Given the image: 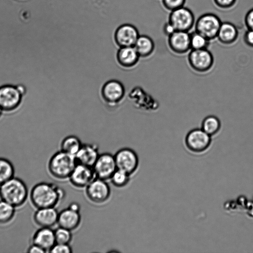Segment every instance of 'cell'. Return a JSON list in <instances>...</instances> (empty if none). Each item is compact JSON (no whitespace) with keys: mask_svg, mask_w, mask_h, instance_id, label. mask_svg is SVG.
Masks as SVG:
<instances>
[{"mask_svg":"<svg viewBox=\"0 0 253 253\" xmlns=\"http://www.w3.org/2000/svg\"><path fill=\"white\" fill-rule=\"evenodd\" d=\"M62 188L51 182H42L35 185L30 193L31 203L37 209L56 207L65 197Z\"/></svg>","mask_w":253,"mask_h":253,"instance_id":"6da1fadb","label":"cell"},{"mask_svg":"<svg viewBox=\"0 0 253 253\" xmlns=\"http://www.w3.org/2000/svg\"><path fill=\"white\" fill-rule=\"evenodd\" d=\"M28 190L20 178L13 177L0 185V199L15 208L23 206L27 201Z\"/></svg>","mask_w":253,"mask_h":253,"instance_id":"7a4b0ae2","label":"cell"},{"mask_svg":"<svg viewBox=\"0 0 253 253\" xmlns=\"http://www.w3.org/2000/svg\"><path fill=\"white\" fill-rule=\"evenodd\" d=\"M77 164L75 156L60 150L50 158L47 168L53 177L59 180H65L68 179Z\"/></svg>","mask_w":253,"mask_h":253,"instance_id":"3957f363","label":"cell"},{"mask_svg":"<svg viewBox=\"0 0 253 253\" xmlns=\"http://www.w3.org/2000/svg\"><path fill=\"white\" fill-rule=\"evenodd\" d=\"M222 21L215 14L208 12L200 16L195 23V31L210 41L216 39Z\"/></svg>","mask_w":253,"mask_h":253,"instance_id":"277c9868","label":"cell"},{"mask_svg":"<svg viewBox=\"0 0 253 253\" xmlns=\"http://www.w3.org/2000/svg\"><path fill=\"white\" fill-rule=\"evenodd\" d=\"M85 194L91 203L100 205L111 196V189L106 180L96 177L85 188Z\"/></svg>","mask_w":253,"mask_h":253,"instance_id":"5b68a950","label":"cell"},{"mask_svg":"<svg viewBox=\"0 0 253 253\" xmlns=\"http://www.w3.org/2000/svg\"><path fill=\"white\" fill-rule=\"evenodd\" d=\"M195 21L193 11L184 6L170 11L168 21L174 27L176 31L189 32L194 27Z\"/></svg>","mask_w":253,"mask_h":253,"instance_id":"8992f818","label":"cell"},{"mask_svg":"<svg viewBox=\"0 0 253 253\" xmlns=\"http://www.w3.org/2000/svg\"><path fill=\"white\" fill-rule=\"evenodd\" d=\"M191 67L199 73L209 71L213 64V57L208 48L191 49L188 56Z\"/></svg>","mask_w":253,"mask_h":253,"instance_id":"52a82bcc","label":"cell"},{"mask_svg":"<svg viewBox=\"0 0 253 253\" xmlns=\"http://www.w3.org/2000/svg\"><path fill=\"white\" fill-rule=\"evenodd\" d=\"M117 169L124 170L131 175L139 166V158L136 153L128 148L119 150L114 155Z\"/></svg>","mask_w":253,"mask_h":253,"instance_id":"ba28073f","label":"cell"},{"mask_svg":"<svg viewBox=\"0 0 253 253\" xmlns=\"http://www.w3.org/2000/svg\"><path fill=\"white\" fill-rule=\"evenodd\" d=\"M211 136L201 128L191 130L185 137V144L189 150L195 153L206 150L211 144Z\"/></svg>","mask_w":253,"mask_h":253,"instance_id":"9c48e42d","label":"cell"},{"mask_svg":"<svg viewBox=\"0 0 253 253\" xmlns=\"http://www.w3.org/2000/svg\"><path fill=\"white\" fill-rule=\"evenodd\" d=\"M92 168L96 177L106 181L110 180L117 169L114 155L109 153L99 154Z\"/></svg>","mask_w":253,"mask_h":253,"instance_id":"30bf717a","label":"cell"},{"mask_svg":"<svg viewBox=\"0 0 253 253\" xmlns=\"http://www.w3.org/2000/svg\"><path fill=\"white\" fill-rule=\"evenodd\" d=\"M22 95L17 86L8 84L0 86V108L4 111L15 109L20 104Z\"/></svg>","mask_w":253,"mask_h":253,"instance_id":"8fae6325","label":"cell"},{"mask_svg":"<svg viewBox=\"0 0 253 253\" xmlns=\"http://www.w3.org/2000/svg\"><path fill=\"white\" fill-rule=\"evenodd\" d=\"M96 176L92 167L77 164L68 179L72 185L77 188H85Z\"/></svg>","mask_w":253,"mask_h":253,"instance_id":"7c38bea8","label":"cell"},{"mask_svg":"<svg viewBox=\"0 0 253 253\" xmlns=\"http://www.w3.org/2000/svg\"><path fill=\"white\" fill-rule=\"evenodd\" d=\"M139 36L138 31L135 27L131 24H125L117 29L114 39L120 47L133 46Z\"/></svg>","mask_w":253,"mask_h":253,"instance_id":"4fadbf2b","label":"cell"},{"mask_svg":"<svg viewBox=\"0 0 253 253\" xmlns=\"http://www.w3.org/2000/svg\"><path fill=\"white\" fill-rule=\"evenodd\" d=\"M169 48L178 54H184L191 50L190 32L175 31L168 37Z\"/></svg>","mask_w":253,"mask_h":253,"instance_id":"5bb4252c","label":"cell"},{"mask_svg":"<svg viewBox=\"0 0 253 253\" xmlns=\"http://www.w3.org/2000/svg\"><path fill=\"white\" fill-rule=\"evenodd\" d=\"M101 94L106 102L115 104L123 98L125 89L122 83L112 80L104 84L101 89Z\"/></svg>","mask_w":253,"mask_h":253,"instance_id":"9a60e30c","label":"cell"},{"mask_svg":"<svg viewBox=\"0 0 253 253\" xmlns=\"http://www.w3.org/2000/svg\"><path fill=\"white\" fill-rule=\"evenodd\" d=\"M58 214L55 207L37 209L33 219L35 223L41 227L52 228L57 224Z\"/></svg>","mask_w":253,"mask_h":253,"instance_id":"2e32d148","label":"cell"},{"mask_svg":"<svg viewBox=\"0 0 253 253\" xmlns=\"http://www.w3.org/2000/svg\"><path fill=\"white\" fill-rule=\"evenodd\" d=\"M81 222V215L80 211L69 207L62 210L58 214L57 225L71 231L76 229Z\"/></svg>","mask_w":253,"mask_h":253,"instance_id":"e0dca14e","label":"cell"},{"mask_svg":"<svg viewBox=\"0 0 253 253\" xmlns=\"http://www.w3.org/2000/svg\"><path fill=\"white\" fill-rule=\"evenodd\" d=\"M32 241L46 252H49L56 244L54 230L52 228L41 227L34 234Z\"/></svg>","mask_w":253,"mask_h":253,"instance_id":"ac0fdd59","label":"cell"},{"mask_svg":"<svg viewBox=\"0 0 253 253\" xmlns=\"http://www.w3.org/2000/svg\"><path fill=\"white\" fill-rule=\"evenodd\" d=\"M99 155L96 145L91 144H82L81 148L75 155L77 164L93 167Z\"/></svg>","mask_w":253,"mask_h":253,"instance_id":"d6986e66","label":"cell"},{"mask_svg":"<svg viewBox=\"0 0 253 253\" xmlns=\"http://www.w3.org/2000/svg\"><path fill=\"white\" fill-rule=\"evenodd\" d=\"M239 31L237 27L228 21L222 22L216 39L224 45H230L238 39Z\"/></svg>","mask_w":253,"mask_h":253,"instance_id":"ffe728a7","label":"cell"},{"mask_svg":"<svg viewBox=\"0 0 253 253\" xmlns=\"http://www.w3.org/2000/svg\"><path fill=\"white\" fill-rule=\"evenodd\" d=\"M116 57L121 66L127 68L135 65L140 56L134 46H127L120 47Z\"/></svg>","mask_w":253,"mask_h":253,"instance_id":"44dd1931","label":"cell"},{"mask_svg":"<svg viewBox=\"0 0 253 253\" xmlns=\"http://www.w3.org/2000/svg\"><path fill=\"white\" fill-rule=\"evenodd\" d=\"M140 57H145L151 55L154 49L152 39L146 35L139 36L133 46Z\"/></svg>","mask_w":253,"mask_h":253,"instance_id":"7402d4cb","label":"cell"},{"mask_svg":"<svg viewBox=\"0 0 253 253\" xmlns=\"http://www.w3.org/2000/svg\"><path fill=\"white\" fill-rule=\"evenodd\" d=\"M82 144L78 137L70 135L65 137L61 142V150L75 156Z\"/></svg>","mask_w":253,"mask_h":253,"instance_id":"603a6c76","label":"cell"},{"mask_svg":"<svg viewBox=\"0 0 253 253\" xmlns=\"http://www.w3.org/2000/svg\"><path fill=\"white\" fill-rule=\"evenodd\" d=\"M220 127L219 119L213 115L205 118L201 125V128L211 136L216 134L219 131Z\"/></svg>","mask_w":253,"mask_h":253,"instance_id":"cb8c5ba5","label":"cell"},{"mask_svg":"<svg viewBox=\"0 0 253 253\" xmlns=\"http://www.w3.org/2000/svg\"><path fill=\"white\" fill-rule=\"evenodd\" d=\"M14 172L12 163L7 159L0 158V185L14 177Z\"/></svg>","mask_w":253,"mask_h":253,"instance_id":"d4e9b609","label":"cell"},{"mask_svg":"<svg viewBox=\"0 0 253 253\" xmlns=\"http://www.w3.org/2000/svg\"><path fill=\"white\" fill-rule=\"evenodd\" d=\"M15 208L10 204L0 200V224H7L13 219L15 213Z\"/></svg>","mask_w":253,"mask_h":253,"instance_id":"484cf974","label":"cell"},{"mask_svg":"<svg viewBox=\"0 0 253 253\" xmlns=\"http://www.w3.org/2000/svg\"><path fill=\"white\" fill-rule=\"evenodd\" d=\"M191 49L208 48L210 41L196 31L190 33Z\"/></svg>","mask_w":253,"mask_h":253,"instance_id":"4316f807","label":"cell"},{"mask_svg":"<svg viewBox=\"0 0 253 253\" xmlns=\"http://www.w3.org/2000/svg\"><path fill=\"white\" fill-rule=\"evenodd\" d=\"M131 175L126 171L117 169L111 176L110 180L115 187L122 188L126 186L130 180Z\"/></svg>","mask_w":253,"mask_h":253,"instance_id":"83f0119b","label":"cell"},{"mask_svg":"<svg viewBox=\"0 0 253 253\" xmlns=\"http://www.w3.org/2000/svg\"><path fill=\"white\" fill-rule=\"evenodd\" d=\"M56 243L69 244L73 238L72 231L58 226L54 230Z\"/></svg>","mask_w":253,"mask_h":253,"instance_id":"f1b7e54d","label":"cell"},{"mask_svg":"<svg viewBox=\"0 0 253 253\" xmlns=\"http://www.w3.org/2000/svg\"><path fill=\"white\" fill-rule=\"evenodd\" d=\"M186 0H162L164 7L170 12L184 6Z\"/></svg>","mask_w":253,"mask_h":253,"instance_id":"f546056e","label":"cell"},{"mask_svg":"<svg viewBox=\"0 0 253 253\" xmlns=\"http://www.w3.org/2000/svg\"><path fill=\"white\" fill-rule=\"evenodd\" d=\"M214 5L222 10H228L235 6L237 0H212Z\"/></svg>","mask_w":253,"mask_h":253,"instance_id":"4dcf8cb0","label":"cell"},{"mask_svg":"<svg viewBox=\"0 0 253 253\" xmlns=\"http://www.w3.org/2000/svg\"><path fill=\"white\" fill-rule=\"evenodd\" d=\"M51 253H71L72 248L69 244L56 243L48 252Z\"/></svg>","mask_w":253,"mask_h":253,"instance_id":"1f68e13d","label":"cell"},{"mask_svg":"<svg viewBox=\"0 0 253 253\" xmlns=\"http://www.w3.org/2000/svg\"><path fill=\"white\" fill-rule=\"evenodd\" d=\"M244 23L247 29L253 30V8H251L246 13Z\"/></svg>","mask_w":253,"mask_h":253,"instance_id":"d6a6232c","label":"cell"},{"mask_svg":"<svg viewBox=\"0 0 253 253\" xmlns=\"http://www.w3.org/2000/svg\"><path fill=\"white\" fill-rule=\"evenodd\" d=\"M243 40L246 44L253 47V30L247 29L244 33Z\"/></svg>","mask_w":253,"mask_h":253,"instance_id":"836d02e7","label":"cell"},{"mask_svg":"<svg viewBox=\"0 0 253 253\" xmlns=\"http://www.w3.org/2000/svg\"><path fill=\"white\" fill-rule=\"evenodd\" d=\"M163 30L164 34L167 37L171 35L176 31L174 27L169 21L164 24Z\"/></svg>","mask_w":253,"mask_h":253,"instance_id":"e575fe53","label":"cell"},{"mask_svg":"<svg viewBox=\"0 0 253 253\" xmlns=\"http://www.w3.org/2000/svg\"><path fill=\"white\" fill-rule=\"evenodd\" d=\"M27 252L29 253H44L46 251L39 246L33 243L28 249Z\"/></svg>","mask_w":253,"mask_h":253,"instance_id":"d590c367","label":"cell"},{"mask_svg":"<svg viewBox=\"0 0 253 253\" xmlns=\"http://www.w3.org/2000/svg\"><path fill=\"white\" fill-rule=\"evenodd\" d=\"M68 207L70 208L71 209H72L73 210L80 211V206L79 204L76 202L71 203L69 205Z\"/></svg>","mask_w":253,"mask_h":253,"instance_id":"8d00e7d4","label":"cell"},{"mask_svg":"<svg viewBox=\"0 0 253 253\" xmlns=\"http://www.w3.org/2000/svg\"><path fill=\"white\" fill-rule=\"evenodd\" d=\"M2 110V109L0 107V116L1 115Z\"/></svg>","mask_w":253,"mask_h":253,"instance_id":"74e56055","label":"cell"}]
</instances>
